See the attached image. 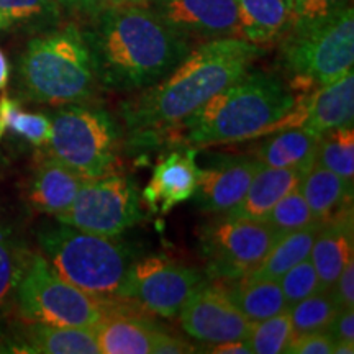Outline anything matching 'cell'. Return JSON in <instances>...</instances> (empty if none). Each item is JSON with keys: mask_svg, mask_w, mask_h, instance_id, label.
<instances>
[{"mask_svg": "<svg viewBox=\"0 0 354 354\" xmlns=\"http://www.w3.org/2000/svg\"><path fill=\"white\" fill-rule=\"evenodd\" d=\"M263 55V46L236 37L209 39L190 50L166 77L123 105L131 138L154 143L171 135L207 100L245 76Z\"/></svg>", "mask_w": 354, "mask_h": 354, "instance_id": "cell-1", "label": "cell"}, {"mask_svg": "<svg viewBox=\"0 0 354 354\" xmlns=\"http://www.w3.org/2000/svg\"><path fill=\"white\" fill-rule=\"evenodd\" d=\"M91 46L97 76L118 91L146 88L166 77L189 55V39L149 6H123L97 15Z\"/></svg>", "mask_w": 354, "mask_h": 354, "instance_id": "cell-2", "label": "cell"}, {"mask_svg": "<svg viewBox=\"0 0 354 354\" xmlns=\"http://www.w3.org/2000/svg\"><path fill=\"white\" fill-rule=\"evenodd\" d=\"M294 107L295 97L279 79L248 71L189 115L171 135L189 146L256 138Z\"/></svg>", "mask_w": 354, "mask_h": 354, "instance_id": "cell-3", "label": "cell"}, {"mask_svg": "<svg viewBox=\"0 0 354 354\" xmlns=\"http://www.w3.org/2000/svg\"><path fill=\"white\" fill-rule=\"evenodd\" d=\"M17 73L21 95L46 105L91 100L99 82L86 35L74 24L30 39Z\"/></svg>", "mask_w": 354, "mask_h": 354, "instance_id": "cell-4", "label": "cell"}, {"mask_svg": "<svg viewBox=\"0 0 354 354\" xmlns=\"http://www.w3.org/2000/svg\"><path fill=\"white\" fill-rule=\"evenodd\" d=\"M44 259L64 281L112 305L123 300L133 253L117 236H102L73 227H46L38 233Z\"/></svg>", "mask_w": 354, "mask_h": 354, "instance_id": "cell-5", "label": "cell"}, {"mask_svg": "<svg viewBox=\"0 0 354 354\" xmlns=\"http://www.w3.org/2000/svg\"><path fill=\"white\" fill-rule=\"evenodd\" d=\"M281 61L294 77V87L307 94L312 86H326L353 71V6L326 19L292 24L281 38Z\"/></svg>", "mask_w": 354, "mask_h": 354, "instance_id": "cell-6", "label": "cell"}, {"mask_svg": "<svg viewBox=\"0 0 354 354\" xmlns=\"http://www.w3.org/2000/svg\"><path fill=\"white\" fill-rule=\"evenodd\" d=\"M20 315L32 323L94 328L109 304L64 281L44 256L30 253L15 290Z\"/></svg>", "mask_w": 354, "mask_h": 354, "instance_id": "cell-7", "label": "cell"}, {"mask_svg": "<svg viewBox=\"0 0 354 354\" xmlns=\"http://www.w3.org/2000/svg\"><path fill=\"white\" fill-rule=\"evenodd\" d=\"M48 154L88 179L112 172L118 130L110 115L97 107L69 105L51 117Z\"/></svg>", "mask_w": 354, "mask_h": 354, "instance_id": "cell-8", "label": "cell"}, {"mask_svg": "<svg viewBox=\"0 0 354 354\" xmlns=\"http://www.w3.org/2000/svg\"><path fill=\"white\" fill-rule=\"evenodd\" d=\"M279 238L266 220L223 215L202 228L201 248L210 276L233 282L253 272Z\"/></svg>", "mask_w": 354, "mask_h": 354, "instance_id": "cell-9", "label": "cell"}, {"mask_svg": "<svg viewBox=\"0 0 354 354\" xmlns=\"http://www.w3.org/2000/svg\"><path fill=\"white\" fill-rule=\"evenodd\" d=\"M140 218L135 184L128 177L112 172L88 179L68 209L56 215L59 223L102 236H118Z\"/></svg>", "mask_w": 354, "mask_h": 354, "instance_id": "cell-10", "label": "cell"}, {"mask_svg": "<svg viewBox=\"0 0 354 354\" xmlns=\"http://www.w3.org/2000/svg\"><path fill=\"white\" fill-rule=\"evenodd\" d=\"M203 276L197 269L169 261L161 256H149L133 261L128 269L122 299L135 300L148 312L161 317H177L198 286Z\"/></svg>", "mask_w": 354, "mask_h": 354, "instance_id": "cell-11", "label": "cell"}, {"mask_svg": "<svg viewBox=\"0 0 354 354\" xmlns=\"http://www.w3.org/2000/svg\"><path fill=\"white\" fill-rule=\"evenodd\" d=\"M187 335L198 342L225 343L246 339L251 323L223 284L198 286L179 312Z\"/></svg>", "mask_w": 354, "mask_h": 354, "instance_id": "cell-12", "label": "cell"}, {"mask_svg": "<svg viewBox=\"0 0 354 354\" xmlns=\"http://www.w3.org/2000/svg\"><path fill=\"white\" fill-rule=\"evenodd\" d=\"M148 6L185 38H241L236 0H149Z\"/></svg>", "mask_w": 354, "mask_h": 354, "instance_id": "cell-13", "label": "cell"}, {"mask_svg": "<svg viewBox=\"0 0 354 354\" xmlns=\"http://www.w3.org/2000/svg\"><path fill=\"white\" fill-rule=\"evenodd\" d=\"M295 104L297 107L269 127L263 136L295 127H307L320 135L331 128L351 127L354 120L353 71L338 81L315 88L305 99H295Z\"/></svg>", "mask_w": 354, "mask_h": 354, "instance_id": "cell-14", "label": "cell"}, {"mask_svg": "<svg viewBox=\"0 0 354 354\" xmlns=\"http://www.w3.org/2000/svg\"><path fill=\"white\" fill-rule=\"evenodd\" d=\"M261 167L263 165L254 158H230L216 167L201 169L194 197L205 212L228 214L246 196L251 180Z\"/></svg>", "mask_w": 354, "mask_h": 354, "instance_id": "cell-15", "label": "cell"}, {"mask_svg": "<svg viewBox=\"0 0 354 354\" xmlns=\"http://www.w3.org/2000/svg\"><path fill=\"white\" fill-rule=\"evenodd\" d=\"M192 149L172 151L159 159L153 177L143 190V201L154 214L166 215L179 203L194 197L201 169Z\"/></svg>", "mask_w": 354, "mask_h": 354, "instance_id": "cell-16", "label": "cell"}, {"mask_svg": "<svg viewBox=\"0 0 354 354\" xmlns=\"http://www.w3.org/2000/svg\"><path fill=\"white\" fill-rule=\"evenodd\" d=\"M88 180L79 172L46 154L38 162L28 185V202L37 212L59 215L68 209Z\"/></svg>", "mask_w": 354, "mask_h": 354, "instance_id": "cell-17", "label": "cell"}, {"mask_svg": "<svg viewBox=\"0 0 354 354\" xmlns=\"http://www.w3.org/2000/svg\"><path fill=\"white\" fill-rule=\"evenodd\" d=\"M92 331L102 354H149L162 330L146 318L109 307Z\"/></svg>", "mask_w": 354, "mask_h": 354, "instance_id": "cell-18", "label": "cell"}, {"mask_svg": "<svg viewBox=\"0 0 354 354\" xmlns=\"http://www.w3.org/2000/svg\"><path fill=\"white\" fill-rule=\"evenodd\" d=\"M353 233V210L322 223L310 251V261L313 263L323 290L331 289L348 261L354 258Z\"/></svg>", "mask_w": 354, "mask_h": 354, "instance_id": "cell-19", "label": "cell"}, {"mask_svg": "<svg viewBox=\"0 0 354 354\" xmlns=\"http://www.w3.org/2000/svg\"><path fill=\"white\" fill-rule=\"evenodd\" d=\"M304 174L305 172L300 169L263 166L254 174L243 201L233 210L223 215L264 220L281 198L299 189Z\"/></svg>", "mask_w": 354, "mask_h": 354, "instance_id": "cell-20", "label": "cell"}, {"mask_svg": "<svg viewBox=\"0 0 354 354\" xmlns=\"http://www.w3.org/2000/svg\"><path fill=\"white\" fill-rule=\"evenodd\" d=\"M299 190L320 223L353 210V180L317 162L304 174Z\"/></svg>", "mask_w": 354, "mask_h": 354, "instance_id": "cell-21", "label": "cell"}, {"mask_svg": "<svg viewBox=\"0 0 354 354\" xmlns=\"http://www.w3.org/2000/svg\"><path fill=\"white\" fill-rule=\"evenodd\" d=\"M241 38L269 44L284 37L294 20V0H236Z\"/></svg>", "mask_w": 354, "mask_h": 354, "instance_id": "cell-22", "label": "cell"}, {"mask_svg": "<svg viewBox=\"0 0 354 354\" xmlns=\"http://www.w3.org/2000/svg\"><path fill=\"white\" fill-rule=\"evenodd\" d=\"M271 135L254 151V159H258L261 165L300 169L304 172L315 165L320 133L307 127H295Z\"/></svg>", "mask_w": 354, "mask_h": 354, "instance_id": "cell-23", "label": "cell"}, {"mask_svg": "<svg viewBox=\"0 0 354 354\" xmlns=\"http://www.w3.org/2000/svg\"><path fill=\"white\" fill-rule=\"evenodd\" d=\"M17 351L37 354H97L99 344L91 328L33 323L21 336Z\"/></svg>", "mask_w": 354, "mask_h": 354, "instance_id": "cell-24", "label": "cell"}, {"mask_svg": "<svg viewBox=\"0 0 354 354\" xmlns=\"http://www.w3.org/2000/svg\"><path fill=\"white\" fill-rule=\"evenodd\" d=\"M233 282L236 284L228 289L230 295L250 322L266 320L289 310L277 279L245 276Z\"/></svg>", "mask_w": 354, "mask_h": 354, "instance_id": "cell-25", "label": "cell"}, {"mask_svg": "<svg viewBox=\"0 0 354 354\" xmlns=\"http://www.w3.org/2000/svg\"><path fill=\"white\" fill-rule=\"evenodd\" d=\"M320 228L322 223H312L308 227L282 234L274 243L266 258L261 261L258 268L248 276L277 279L279 281L282 274H286L290 268H294L300 261L310 258V251H312L313 241H315Z\"/></svg>", "mask_w": 354, "mask_h": 354, "instance_id": "cell-26", "label": "cell"}, {"mask_svg": "<svg viewBox=\"0 0 354 354\" xmlns=\"http://www.w3.org/2000/svg\"><path fill=\"white\" fill-rule=\"evenodd\" d=\"M7 130L33 146H46L51 140V118L43 113L24 112L19 100L3 95L0 99V140Z\"/></svg>", "mask_w": 354, "mask_h": 354, "instance_id": "cell-27", "label": "cell"}, {"mask_svg": "<svg viewBox=\"0 0 354 354\" xmlns=\"http://www.w3.org/2000/svg\"><path fill=\"white\" fill-rule=\"evenodd\" d=\"M315 162L336 172L344 179L354 177V130L338 127L323 131L318 140Z\"/></svg>", "mask_w": 354, "mask_h": 354, "instance_id": "cell-28", "label": "cell"}, {"mask_svg": "<svg viewBox=\"0 0 354 354\" xmlns=\"http://www.w3.org/2000/svg\"><path fill=\"white\" fill-rule=\"evenodd\" d=\"M338 312L339 305L330 290H320L308 295L289 307L294 336L312 331H326Z\"/></svg>", "mask_w": 354, "mask_h": 354, "instance_id": "cell-29", "label": "cell"}, {"mask_svg": "<svg viewBox=\"0 0 354 354\" xmlns=\"http://www.w3.org/2000/svg\"><path fill=\"white\" fill-rule=\"evenodd\" d=\"M294 338L289 310L277 315L251 323L246 342L253 354H281Z\"/></svg>", "mask_w": 354, "mask_h": 354, "instance_id": "cell-30", "label": "cell"}, {"mask_svg": "<svg viewBox=\"0 0 354 354\" xmlns=\"http://www.w3.org/2000/svg\"><path fill=\"white\" fill-rule=\"evenodd\" d=\"M28 251L10 236L0 233V315H3L12 299H15V290L24 272Z\"/></svg>", "mask_w": 354, "mask_h": 354, "instance_id": "cell-31", "label": "cell"}, {"mask_svg": "<svg viewBox=\"0 0 354 354\" xmlns=\"http://www.w3.org/2000/svg\"><path fill=\"white\" fill-rule=\"evenodd\" d=\"M56 0H0V30L48 24L57 17Z\"/></svg>", "mask_w": 354, "mask_h": 354, "instance_id": "cell-32", "label": "cell"}, {"mask_svg": "<svg viewBox=\"0 0 354 354\" xmlns=\"http://www.w3.org/2000/svg\"><path fill=\"white\" fill-rule=\"evenodd\" d=\"M266 221L272 230L281 234L295 232L304 227H308L312 223H320L313 216L312 210H310L308 203L300 190H294V192L287 194L284 198H281L276 205L272 207L271 212L266 215Z\"/></svg>", "mask_w": 354, "mask_h": 354, "instance_id": "cell-33", "label": "cell"}, {"mask_svg": "<svg viewBox=\"0 0 354 354\" xmlns=\"http://www.w3.org/2000/svg\"><path fill=\"white\" fill-rule=\"evenodd\" d=\"M279 282H281L282 292H284L289 307L308 297V295L315 294V292L323 290L320 279H318V274L310 258L300 261L286 274H282Z\"/></svg>", "mask_w": 354, "mask_h": 354, "instance_id": "cell-34", "label": "cell"}, {"mask_svg": "<svg viewBox=\"0 0 354 354\" xmlns=\"http://www.w3.org/2000/svg\"><path fill=\"white\" fill-rule=\"evenodd\" d=\"M351 6V0H294L292 24H307L326 19Z\"/></svg>", "mask_w": 354, "mask_h": 354, "instance_id": "cell-35", "label": "cell"}, {"mask_svg": "<svg viewBox=\"0 0 354 354\" xmlns=\"http://www.w3.org/2000/svg\"><path fill=\"white\" fill-rule=\"evenodd\" d=\"M57 6L68 8L69 12L77 15L95 19L105 10L123 6H148L149 0H56Z\"/></svg>", "mask_w": 354, "mask_h": 354, "instance_id": "cell-36", "label": "cell"}, {"mask_svg": "<svg viewBox=\"0 0 354 354\" xmlns=\"http://www.w3.org/2000/svg\"><path fill=\"white\" fill-rule=\"evenodd\" d=\"M335 339L328 331H312V333L295 335L287 346L289 354H333Z\"/></svg>", "mask_w": 354, "mask_h": 354, "instance_id": "cell-37", "label": "cell"}, {"mask_svg": "<svg viewBox=\"0 0 354 354\" xmlns=\"http://www.w3.org/2000/svg\"><path fill=\"white\" fill-rule=\"evenodd\" d=\"M330 292L338 302L339 308L354 307V258L348 261V264L339 272L335 284L331 286Z\"/></svg>", "mask_w": 354, "mask_h": 354, "instance_id": "cell-38", "label": "cell"}, {"mask_svg": "<svg viewBox=\"0 0 354 354\" xmlns=\"http://www.w3.org/2000/svg\"><path fill=\"white\" fill-rule=\"evenodd\" d=\"M331 338L336 342H351L354 343V307L339 308L333 322L330 323L328 330Z\"/></svg>", "mask_w": 354, "mask_h": 354, "instance_id": "cell-39", "label": "cell"}, {"mask_svg": "<svg viewBox=\"0 0 354 354\" xmlns=\"http://www.w3.org/2000/svg\"><path fill=\"white\" fill-rule=\"evenodd\" d=\"M197 349L192 344L185 342L180 336H174L161 331L156 336L153 344V354H187V353H196Z\"/></svg>", "mask_w": 354, "mask_h": 354, "instance_id": "cell-40", "label": "cell"}, {"mask_svg": "<svg viewBox=\"0 0 354 354\" xmlns=\"http://www.w3.org/2000/svg\"><path fill=\"white\" fill-rule=\"evenodd\" d=\"M202 351L212 354H253L246 339H240V342L212 343L207 348H203Z\"/></svg>", "mask_w": 354, "mask_h": 354, "instance_id": "cell-41", "label": "cell"}, {"mask_svg": "<svg viewBox=\"0 0 354 354\" xmlns=\"http://www.w3.org/2000/svg\"><path fill=\"white\" fill-rule=\"evenodd\" d=\"M8 77H10V68H8V61L3 55L2 48H0V91L7 87Z\"/></svg>", "mask_w": 354, "mask_h": 354, "instance_id": "cell-42", "label": "cell"}, {"mask_svg": "<svg viewBox=\"0 0 354 354\" xmlns=\"http://www.w3.org/2000/svg\"><path fill=\"white\" fill-rule=\"evenodd\" d=\"M354 353V343L351 342H336L333 354H353Z\"/></svg>", "mask_w": 354, "mask_h": 354, "instance_id": "cell-43", "label": "cell"}]
</instances>
